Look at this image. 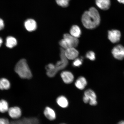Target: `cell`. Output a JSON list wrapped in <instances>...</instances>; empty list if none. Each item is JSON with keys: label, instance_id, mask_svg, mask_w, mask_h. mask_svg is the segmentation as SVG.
Returning <instances> with one entry per match:
<instances>
[{"label": "cell", "instance_id": "cell-1", "mask_svg": "<svg viewBox=\"0 0 124 124\" xmlns=\"http://www.w3.org/2000/svg\"><path fill=\"white\" fill-rule=\"evenodd\" d=\"M82 24L88 29L95 28L100 24L101 17L100 13L96 8L91 7L83 13L81 19Z\"/></svg>", "mask_w": 124, "mask_h": 124}, {"label": "cell", "instance_id": "cell-2", "mask_svg": "<svg viewBox=\"0 0 124 124\" xmlns=\"http://www.w3.org/2000/svg\"><path fill=\"white\" fill-rule=\"evenodd\" d=\"M15 71L20 78L23 79H30L33 76L31 71L25 59L20 60L17 63Z\"/></svg>", "mask_w": 124, "mask_h": 124}, {"label": "cell", "instance_id": "cell-3", "mask_svg": "<svg viewBox=\"0 0 124 124\" xmlns=\"http://www.w3.org/2000/svg\"><path fill=\"white\" fill-rule=\"evenodd\" d=\"M64 50L62 48L60 49V56L61 60L57 62L54 66V68L52 70L46 72L48 77L52 78L55 77L58 71L65 69L68 64V59L64 55Z\"/></svg>", "mask_w": 124, "mask_h": 124}, {"label": "cell", "instance_id": "cell-4", "mask_svg": "<svg viewBox=\"0 0 124 124\" xmlns=\"http://www.w3.org/2000/svg\"><path fill=\"white\" fill-rule=\"evenodd\" d=\"M10 124H40V121L36 116L24 117L21 116L17 119H10Z\"/></svg>", "mask_w": 124, "mask_h": 124}, {"label": "cell", "instance_id": "cell-5", "mask_svg": "<svg viewBox=\"0 0 124 124\" xmlns=\"http://www.w3.org/2000/svg\"><path fill=\"white\" fill-rule=\"evenodd\" d=\"M83 100L85 103H89L90 105L94 106L97 104V96L93 90L88 89L84 93Z\"/></svg>", "mask_w": 124, "mask_h": 124}, {"label": "cell", "instance_id": "cell-6", "mask_svg": "<svg viewBox=\"0 0 124 124\" xmlns=\"http://www.w3.org/2000/svg\"><path fill=\"white\" fill-rule=\"evenodd\" d=\"M7 113L10 117L12 119H17L21 117L22 112L19 107L14 106L10 107Z\"/></svg>", "mask_w": 124, "mask_h": 124}, {"label": "cell", "instance_id": "cell-7", "mask_svg": "<svg viewBox=\"0 0 124 124\" xmlns=\"http://www.w3.org/2000/svg\"><path fill=\"white\" fill-rule=\"evenodd\" d=\"M64 39L70 48L76 47L78 46L79 40L70 34L68 33L65 34L63 36Z\"/></svg>", "mask_w": 124, "mask_h": 124}, {"label": "cell", "instance_id": "cell-8", "mask_svg": "<svg viewBox=\"0 0 124 124\" xmlns=\"http://www.w3.org/2000/svg\"><path fill=\"white\" fill-rule=\"evenodd\" d=\"M113 56L117 59L121 60L124 58V47L121 45H118L112 50Z\"/></svg>", "mask_w": 124, "mask_h": 124}, {"label": "cell", "instance_id": "cell-9", "mask_svg": "<svg viewBox=\"0 0 124 124\" xmlns=\"http://www.w3.org/2000/svg\"><path fill=\"white\" fill-rule=\"evenodd\" d=\"M121 37V32L118 30H112L108 31V39L112 43L118 42L120 40Z\"/></svg>", "mask_w": 124, "mask_h": 124}, {"label": "cell", "instance_id": "cell-10", "mask_svg": "<svg viewBox=\"0 0 124 124\" xmlns=\"http://www.w3.org/2000/svg\"><path fill=\"white\" fill-rule=\"evenodd\" d=\"M64 54L68 60H74L78 57L79 52L75 48L70 47L66 49Z\"/></svg>", "mask_w": 124, "mask_h": 124}, {"label": "cell", "instance_id": "cell-11", "mask_svg": "<svg viewBox=\"0 0 124 124\" xmlns=\"http://www.w3.org/2000/svg\"><path fill=\"white\" fill-rule=\"evenodd\" d=\"M63 81L66 84H69L73 81L74 77L72 72L69 71H63L60 74Z\"/></svg>", "mask_w": 124, "mask_h": 124}, {"label": "cell", "instance_id": "cell-12", "mask_svg": "<svg viewBox=\"0 0 124 124\" xmlns=\"http://www.w3.org/2000/svg\"><path fill=\"white\" fill-rule=\"evenodd\" d=\"M95 3L97 7L101 10H107L111 7V0H95Z\"/></svg>", "mask_w": 124, "mask_h": 124}, {"label": "cell", "instance_id": "cell-13", "mask_svg": "<svg viewBox=\"0 0 124 124\" xmlns=\"http://www.w3.org/2000/svg\"><path fill=\"white\" fill-rule=\"evenodd\" d=\"M43 114L46 118L50 121L54 120L56 118L55 111L49 107H46L45 108Z\"/></svg>", "mask_w": 124, "mask_h": 124}, {"label": "cell", "instance_id": "cell-14", "mask_svg": "<svg viewBox=\"0 0 124 124\" xmlns=\"http://www.w3.org/2000/svg\"><path fill=\"white\" fill-rule=\"evenodd\" d=\"M24 25L26 30L29 32H32L35 31L37 29V24L34 20L29 19L25 21Z\"/></svg>", "mask_w": 124, "mask_h": 124}, {"label": "cell", "instance_id": "cell-15", "mask_svg": "<svg viewBox=\"0 0 124 124\" xmlns=\"http://www.w3.org/2000/svg\"><path fill=\"white\" fill-rule=\"evenodd\" d=\"M87 84V82L86 79L82 76L78 77L75 83L76 87L80 90L84 89Z\"/></svg>", "mask_w": 124, "mask_h": 124}, {"label": "cell", "instance_id": "cell-16", "mask_svg": "<svg viewBox=\"0 0 124 124\" xmlns=\"http://www.w3.org/2000/svg\"><path fill=\"white\" fill-rule=\"evenodd\" d=\"M56 101L57 104L61 108H65L69 106V101L64 96L61 95L57 97Z\"/></svg>", "mask_w": 124, "mask_h": 124}, {"label": "cell", "instance_id": "cell-17", "mask_svg": "<svg viewBox=\"0 0 124 124\" xmlns=\"http://www.w3.org/2000/svg\"><path fill=\"white\" fill-rule=\"evenodd\" d=\"M10 82L8 79L4 77L0 78V90H7L10 89Z\"/></svg>", "mask_w": 124, "mask_h": 124}, {"label": "cell", "instance_id": "cell-18", "mask_svg": "<svg viewBox=\"0 0 124 124\" xmlns=\"http://www.w3.org/2000/svg\"><path fill=\"white\" fill-rule=\"evenodd\" d=\"M70 33L73 36L78 38L81 35V30L78 26L74 25L71 27L70 30Z\"/></svg>", "mask_w": 124, "mask_h": 124}, {"label": "cell", "instance_id": "cell-19", "mask_svg": "<svg viewBox=\"0 0 124 124\" xmlns=\"http://www.w3.org/2000/svg\"><path fill=\"white\" fill-rule=\"evenodd\" d=\"M9 108V103L7 100L3 99L0 100V112L3 114L7 112Z\"/></svg>", "mask_w": 124, "mask_h": 124}, {"label": "cell", "instance_id": "cell-20", "mask_svg": "<svg viewBox=\"0 0 124 124\" xmlns=\"http://www.w3.org/2000/svg\"><path fill=\"white\" fill-rule=\"evenodd\" d=\"M17 44V40L14 37L9 36L6 39V45L7 47L12 48L16 46Z\"/></svg>", "mask_w": 124, "mask_h": 124}, {"label": "cell", "instance_id": "cell-21", "mask_svg": "<svg viewBox=\"0 0 124 124\" xmlns=\"http://www.w3.org/2000/svg\"><path fill=\"white\" fill-rule=\"evenodd\" d=\"M70 0H56L58 5L63 7H67L69 5Z\"/></svg>", "mask_w": 124, "mask_h": 124}, {"label": "cell", "instance_id": "cell-22", "mask_svg": "<svg viewBox=\"0 0 124 124\" xmlns=\"http://www.w3.org/2000/svg\"><path fill=\"white\" fill-rule=\"evenodd\" d=\"M86 57L91 61H94L95 59V54L92 51H89L86 54Z\"/></svg>", "mask_w": 124, "mask_h": 124}, {"label": "cell", "instance_id": "cell-23", "mask_svg": "<svg viewBox=\"0 0 124 124\" xmlns=\"http://www.w3.org/2000/svg\"><path fill=\"white\" fill-rule=\"evenodd\" d=\"M74 60L73 63V65L75 67H78L82 64L83 60L82 59L77 58Z\"/></svg>", "mask_w": 124, "mask_h": 124}, {"label": "cell", "instance_id": "cell-24", "mask_svg": "<svg viewBox=\"0 0 124 124\" xmlns=\"http://www.w3.org/2000/svg\"><path fill=\"white\" fill-rule=\"evenodd\" d=\"M0 124H10V120L7 118L0 117Z\"/></svg>", "mask_w": 124, "mask_h": 124}, {"label": "cell", "instance_id": "cell-25", "mask_svg": "<svg viewBox=\"0 0 124 124\" xmlns=\"http://www.w3.org/2000/svg\"><path fill=\"white\" fill-rule=\"evenodd\" d=\"M4 27V24L3 21L0 18V31L2 30Z\"/></svg>", "mask_w": 124, "mask_h": 124}, {"label": "cell", "instance_id": "cell-26", "mask_svg": "<svg viewBox=\"0 0 124 124\" xmlns=\"http://www.w3.org/2000/svg\"><path fill=\"white\" fill-rule=\"evenodd\" d=\"M117 0L120 3L124 4V0Z\"/></svg>", "mask_w": 124, "mask_h": 124}, {"label": "cell", "instance_id": "cell-27", "mask_svg": "<svg viewBox=\"0 0 124 124\" xmlns=\"http://www.w3.org/2000/svg\"><path fill=\"white\" fill-rule=\"evenodd\" d=\"M3 39L0 37V47H1V45L3 43Z\"/></svg>", "mask_w": 124, "mask_h": 124}, {"label": "cell", "instance_id": "cell-28", "mask_svg": "<svg viewBox=\"0 0 124 124\" xmlns=\"http://www.w3.org/2000/svg\"><path fill=\"white\" fill-rule=\"evenodd\" d=\"M117 124H124V121H121L119 122Z\"/></svg>", "mask_w": 124, "mask_h": 124}, {"label": "cell", "instance_id": "cell-29", "mask_svg": "<svg viewBox=\"0 0 124 124\" xmlns=\"http://www.w3.org/2000/svg\"></svg>", "mask_w": 124, "mask_h": 124}]
</instances>
